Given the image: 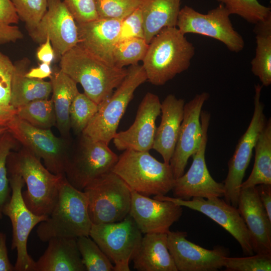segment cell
Returning a JSON list of instances; mask_svg holds the SVG:
<instances>
[{"label":"cell","instance_id":"3957f363","mask_svg":"<svg viewBox=\"0 0 271 271\" xmlns=\"http://www.w3.org/2000/svg\"><path fill=\"white\" fill-rule=\"evenodd\" d=\"M92 225L85 194L71 185L63 175L57 202L47 219L37 227L38 237L48 242L53 238L88 236Z\"/></svg>","mask_w":271,"mask_h":271},{"label":"cell","instance_id":"484cf974","mask_svg":"<svg viewBox=\"0 0 271 271\" xmlns=\"http://www.w3.org/2000/svg\"><path fill=\"white\" fill-rule=\"evenodd\" d=\"M182 0H143L144 39L149 44L163 29L176 27Z\"/></svg>","mask_w":271,"mask_h":271},{"label":"cell","instance_id":"6da1fadb","mask_svg":"<svg viewBox=\"0 0 271 271\" xmlns=\"http://www.w3.org/2000/svg\"><path fill=\"white\" fill-rule=\"evenodd\" d=\"M60 70L83 88L98 104L107 99L121 83L127 69L109 64L76 45L61 57Z\"/></svg>","mask_w":271,"mask_h":271},{"label":"cell","instance_id":"cb8c5ba5","mask_svg":"<svg viewBox=\"0 0 271 271\" xmlns=\"http://www.w3.org/2000/svg\"><path fill=\"white\" fill-rule=\"evenodd\" d=\"M132 260L138 271H177L167 245V233L144 234Z\"/></svg>","mask_w":271,"mask_h":271},{"label":"cell","instance_id":"7dc6e473","mask_svg":"<svg viewBox=\"0 0 271 271\" xmlns=\"http://www.w3.org/2000/svg\"><path fill=\"white\" fill-rule=\"evenodd\" d=\"M52 74V70L50 64L42 63L38 67L31 69L27 72L25 76L30 78H34L43 79L47 77H50Z\"/></svg>","mask_w":271,"mask_h":271},{"label":"cell","instance_id":"7c38bea8","mask_svg":"<svg viewBox=\"0 0 271 271\" xmlns=\"http://www.w3.org/2000/svg\"><path fill=\"white\" fill-rule=\"evenodd\" d=\"M230 15L221 4L206 14L185 6L180 11L176 27L184 35L193 33L209 37L223 43L230 51L238 53L243 49L245 43L233 27Z\"/></svg>","mask_w":271,"mask_h":271},{"label":"cell","instance_id":"d6986e66","mask_svg":"<svg viewBox=\"0 0 271 271\" xmlns=\"http://www.w3.org/2000/svg\"><path fill=\"white\" fill-rule=\"evenodd\" d=\"M158 95L147 92L141 101L134 122L126 130L116 132L112 139L120 151H148L152 149L156 130V121L161 113Z\"/></svg>","mask_w":271,"mask_h":271},{"label":"cell","instance_id":"8fae6325","mask_svg":"<svg viewBox=\"0 0 271 271\" xmlns=\"http://www.w3.org/2000/svg\"><path fill=\"white\" fill-rule=\"evenodd\" d=\"M262 86L259 84L255 85L252 117L228 161V173L223 183L224 200L235 207H237L241 185L250 163L253 149L267 121L263 113L264 106L260 100Z\"/></svg>","mask_w":271,"mask_h":271},{"label":"cell","instance_id":"d4e9b609","mask_svg":"<svg viewBox=\"0 0 271 271\" xmlns=\"http://www.w3.org/2000/svg\"><path fill=\"white\" fill-rule=\"evenodd\" d=\"M77 238H53L35 261V271H86L78 247Z\"/></svg>","mask_w":271,"mask_h":271},{"label":"cell","instance_id":"e0dca14e","mask_svg":"<svg viewBox=\"0 0 271 271\" xmlns=\"http://www.w3.org/2000/svg\"><path fill=\"white\" fill-rule=\"evenodd\" d=\"M184 231L167 233V245L177 271H216L224 267L228 250L222 246L203 248L188 240Z\"/></svg>","mask_w":271,"mask_h":271},{"label":"cell","instance_id":"f35d334b","mask_svg":"<svg viewBox=\"0 0 271 271\" xmlns=\"http://www.w3.org/2000/svg\"><path fill=\"white\" fill-rule=\"evenodd\" d=\"M224 267L228 271H270L271 254H256L243 257L225 258Z\"/></svg>","mask_w":271,"mask_h":271},{"label":"cell","instance_id":"7402d4cb","mask_svg":"<svg viewBox=\"0 0 271 271\" xmlns=\"http://www.w3.org/2000/svg\"><path fill=\"white\" fill-rule=\"evenodd\" d=\"M121 22L118 20L98 18L76 23L79 39L77 44L96 57L114 65L112 53L118 41Z\"/></svg>","mask_w":271,"mask_h":271},{"label":"cell","instance_id":"ffe728a7","mask_svg":"<svg viewBox=\"0 0 271 271\" xmlns=\"http://www.w3.org/2000/svg\"><path fill=\"white\" fill-rule=\"evenodd\" d=\"M182 212V206L171 201L151 198L131 190L129 214L142 233H167Z\"/></svg>","mask_w":271,"mask_h":271},{"label":"cell","instance_id":"d590c367","mask_svg":"<svg viewBox=\"0 0 271 271\" xmlns=\"http://www.w3.org/2000/svg\"><path fill=\"white\" fill-rule=\"evenodd\" d=\"M18 143L8 129L0 134V219L3 215V208L11 197L7 159L11 151L17 147Z\"/></svg>","mask_w":271,"mask_h":271},{"label":"cell","instance_id":"44dd1931","mask_svg":"<svg viewBox=\"0 0 271 271\" xmlns=\"http://www.w3.org/2000/svg\"><path fill=\"white\" fill-rule=\"evenodd\" d=\"M237 208L247 228L254 252L271 254V220L256 186L240 189Z\"/></svg>","mask_w":271,"mask_h":271},{"label":"cell","instance_id":"bcb514c9","mask_svg":"<svg viewBox=\"0 0 271 271\" xmlns=\"http://www.w3.org/2000/svg\"><path fill=\"white\" fill-rule=\"evenodd\" d=\"M259 199L271 220V185L260 184L256 186Z\"/></svg>","mask_w":271,"mask_h":271},{"label":"cell","instance_id":"ab89813d","mask_svg":"<svg viewBox=\"0 0 271 271\" xmlns=\"http://www.w3.org/2000/svg\"><path fill=\"white\" fill-rule=\"evenodd\" d=\"M63 3L76 23H83L98 19L96 0H64Z\"/></svg>","mask_w":271,"mask_h":271},{"label":"cell","instance_id":"83f0119b","mask_svg":"<svg viewBox=\"0 0 271 271\" xmlns=\"http://www.w3.org/2000/svg\"><path fill=\"white\" fill-rule=\"evenodd\" d=\"M14 65L10 105L17 109L35 100L48 99L52 91L51 81L26 77V62Z\"/></svg>","mask_w":271,"mask_h":271},{"label":"cell","instance_id":"b9f144b4","mask_svg":"<svg viewBox=\"0 0 271 271\" xmlns=\"http://www.w3.org/2000/svg\"><path fill=\"white\" fill-rule=\"evenodd\" d=\"M15 65L10 59L0 52V104H10L12 82Z\"/></svg>","mask_w":271,"mask_h":271},{"label":"cell","instance_id":"ee69618b","mask_svg":"<svg viewBox=\"0 0 271 271\" xmlns=\"http://www.w3.org/2000/svg\"><path fill=\"white\" fill-rule=\"evenodd\" d=\"M6 239V234L0 232V271H13L14 266L9 259Z\"/></svg>","mask_w":271,"mask_h":271},{"label":"cell","instance_id":"f546056e","mask_svg":"<svg viewBox=\"0 0 271 271\" xmlns=\"http://www.w3.org/2000/svg\"><path fill=\"white\" fill-rule=\"evenodd\" d=\"M253 31L256 45L251 70L267 87L271 84V16L255 24Z\"/></svg>","mask_w":271,"mask_h":271},{"label":"cell","instance_id":"4fadbf2b","mask_svg":"<svg viewBox=\"0 0 271 271\" xmlns=\"http://www.w3.org/2000/svg\"><path fill=\"white\" fill-rule=\"evenodd\" d=\"M89 236L114 264V271L130 270L143 236L129 214L119 222L92 224Z\"/></svg>","mask_w":271,"mask_h":271},{"label":"cell","instance_id":"836d02e7","mask_svg":"<svg viewBox=\"0 0 271 271\" xmlns=\"http://www.w3.org/2000/svg\"><path fill=\"white\" fill-rule=\"evenodd\" d=\"M222 4L230 15H236L248 23L256 24L271 16L270 7L258 0H216Z\"/></svg>","mask_w":271,"mask_h":271},{"label":"cell","instance_id":"9c48e42d","mask_svg":"<svg viewBox=\"0 0 271 271\" xmlns=\"http://www.w3.org/2000/svg\"><path fill=\"white\" fill-rule=\"evenodd\" d=\"M8 174L11 195L2 212L12 223L11 249H16L17 253L14 270L35 271V261L27 250L28 239L34 227L46 220L48 216L34 214L26 205L22 195V189L25 183L21 175L12 170H8Z\"/></svg>","mask_w":271,"mask_h":271},{"label":"cell","instance_id":"681fc988","mask_svg":"<svg viewBox=\"0 0 271 271\" xmlns=\"http://www.w3.org/2000/svg\"><path fill=\"white\" fill-rule=\"evenodd\" d=\"M8 129L7 127H0V134Z\"/></svg>","mask_w":271,"mask_h":271},{"label":"cell","instance_id":"f1b7e54d","mask_svg":"<svg viewBox=\"0 0 271 271\" xmlns=\"http://www.w3.org/2000/svg\"><path fill=\"white\" fill-rule=\"evenodd\" d=\"M254 149V163L248 178L241 189L260 184L271 185V119H268L260 133Z\"/></svg>","mask_w":271,"mask_h":271},{"label":"cell","instance_id":"ba28073f","mask_svg":"<svg viewBox=\"0 0 271 271\" xmlns=\"http://www.w3.org/2000/svg\"><path fill=\"white\" fill-rule=\"evenodd\" d=\"M71 149L65 168V176L75 188L83 191L93 181L112 171L118 156L108 145L82 133Z\"/></svg>","mask_w":271,"mask_h":271},{"label":"cell","instance_id":"e575fe53","mask_svg":"<svg viewBox=\"0 0 271 271\" xmlns=\"http://www.w3.org/2000/svg\"><path fill=\"white\" fill-rule=\"evenodd\" d=\"M99 104L89 98L84 93L79 92L73 99L70 108L71 129L80 134L97 112Z\"/></svg>","mask_w":271,"mask_h":271},{"label":"cell","instance_id":"4dcf8cb0","mask_svg":"<svg viewBox=\"0 0 271 271\" xmlns=\"http://www.w3.org/2000/svg\"><path fill=\"white\" fill-rule=\"evenodd\" d=\"M16 115L31 125L50 129L56 125V116L52 99L35 100L16 109Z\"/></svg>","mask_w":271,"mask_h":271},{"label":"cell","instance_id":"7bdbcfd3","mask_svg":"<svg viewBox=\"0 0 271 271\" xmlns=\"http://www.w3.org/2000/svg\"><path fill=\"white\" fill-rule=\"evenodd\" d=\"M19 19L11 0H0V29L17 24Z\"/></svg>","mask_w":271,"mask_h":271},{"label":"cell","instance_id":"5b68a950","mask_svg":"<svg viewBox=\"0 0 271 271\" xmlns=\"http://www.w3.org/2000/svg\"><path fill=\"white\" fill-rule=\"evenodd\" d=\"M112 172L131 190L149 197L166 195L175 181L170 164L159 161L148 151H123Z\"/></svg>","mask_w":271,"mask_h":271},{"label":"cell","instance_id":"c3c4849f","mask_svg":"<svg viewBox=\"0 0 271 271\" xmlns=\"http://www.w3.org/2000/svg\"><path fill=\"white\" fill-rule=\"evenodd\" d=\"M16 109L11 106L0 104V127H7L8 124L16 114Z\"/></svg>","mask_w":271,"mask_h":271},{"label":"cell","instance_id":"2e32d148","mask_svg":"<svg viewBox=\"0 0 271 271\" xmlns=\"http://www.w3.org/2000/svg\"><path fill=\"white\" fill-rule=\"evenodd\" d=\"M29 33L40 44L44 43L48 37L55 55L59 57L79 43L76 21L61 0H48L46 12Z\"/></svg>","mask_w":271,"mask_h":271},{"label":"cell","instance_id":"f6af8a7d","mask_svg":"<svg viewBox=\"0 0 271 271\" xmlns=\"http://www.w3.org/2000/svg\"><path fill=\"white\" fill-rule=\"evenodd\" d=\"M55 52L48 37L39 47L37 53L38 59L42 63L51 64L55 59Z\"/></svg>","mask_w":271,"mask_h":271},{"label":"cell","instance_id":"d6a6232c","mask_svg":"<svg viewBox=\"0 0 271 271\" xmlns=\"http://www.w3.org/2000/svg\"><path fill=\"white\" fill-rule=\"evenodd\" d=\"M82 261L86 271H114V265L89 236L77 238Z\"/></svg>","mask_w":271,"mask_h":271},{"label":"cell","instance_id":"277c9868","mask_svg":"<svg viewBox=\"0 0 271 271\" xmlns=\"http://www.w3.org/2000/svg\"><path fill=\"white\" fill-rule=\"evenodd\" d=\"M7 166L8 170L18 173L23 178L27 188L22 195L28 208L37 215L48 216L57 202L64 175L51 172L23 147L18 152L10 153Z\"/></svg>","mask_w":271,"mask_h":271},{"label":"cell","instance_id":"1f68e13d","mask_svg":"<svg viewBox=\"0 0 271 271\" xmlns=\"http://www.w3.org/2000/svg\"><path fill=\"white\" fill-rule=\"evenodd\" d=\"M149 47L144 39L133 38L118 42L113 49V65L119 68L138 64L144 59Z\"/></svg>","mask_w":271,"mask_h":271},{"label":"cell","instance_id":"8992f818","mask_svg":"<svg viewBox=\"0 0 271 271\" xmlns=\"http://www.w3.org/2000/svg\"><path fill=\"white\" fill-rule=\"evenodd\" d=\"M147 80L142 65L129 66L122 81L107 99L99 104L97 112L81 133L109 145L117 132L135 90Z\"/></svg>","mask_w":271,"mask_h":271},{"label":"cell","instance_id":"9a60e30c","mask_svg":"<svg viewBox=\"0 0 271 271\" xmlns=\"http://www.w3.org/2000/svg\"><path fill=\"white\" fill-rule=\"evenodd\" d=\"M153 198L169 201L204 214L231 234L238 241L245 255L254 254L247 228L237 208L220 197H193L191 200H184L163 195L154 196Z\"/></svg>","mask_w":271,"mask_h":271},{"label":"cell","instance_id":"8d00e7d4","mask_svg":"<svg viewBox=\"0 0 271 271\" xmlns=\"http://www.w3.org/2000/svg\"><path fill=\"white\" fill-rule=\"evenodd\" d=\"M143 0H96L98 18L122 21L139 8Z\"/></svg>","mask_w":271,"mask_h":271},{"label":"cell","instance_id":"30bf717a","mask_svg":"<svg viewBox=\"0 0 271 271\" xmlns=\"http://www.w3.org/2000/svg\"><path fill=\"white\" fill-rule=\"evenodd\" d=\"M8 130L23 147L55 174L65 175V168L71 151V141L56 137L50 129L34 126L16 114L8 124Z\"/></svg>","mask_w":271,"mask_h":271},{"label":"cell","instance_id":"4316f807","mask_svg":"<svg viewBox=\"0 0 271 271\" xmlns=\"http://www.w3.org/2000/svg\"><path fill=\"white\" fill-rule=\"evenodd\" d=\"M53 100L56 116V126L61 137L70 141L69 111L71 103L79 92L77 83L60 69L52 73Z\"/></svg>","mask_w":271,"mask_h":271},{"label":"cell","instance_id":"5bb4252c","mask_svg":"<svg viewBox=\"0 0 271 271\" xmlns=\"http://www.w3.org/2000/svg\"><path fill=\"white\" fill-rule=\"evenodd\" d=\"M210 114L201 111L200 120L202 134L200 146L192 156L193 161L186 173L175 179L171 191L174 197L189 200L193 197L209 199L224 196L223 183L216 182L211 176L205 161V151L208 141V130Z\"/></svg>","mask_w":271,"mask_h":271},{"label":"cell","instance_id":"603a6c76","mask_svg":"<svg viewBox=\"0 0 271 271\" xmlns=\"http://www.w3.org/2000/svg\"><path fill=\"white\" fill-rule=\"evenodd\" d=\"M185 101L174 94L168 95L161 102V121L156 128L152 149L170 164L183 120Z\"/></svg>","mask_w":271,"mask_h":271},{"label":"cell","instance_id":"ac0fdd59","mask_svg":"<svg viewBox=\"0 0 271 271\" xmlns=\"http://www.w3.org/2000/svg\"><path fill=\"white\" fill-rule=\"evenodd\" d=\"M206 92L196 94L184 107L183 120L173 156L170 161L175 179L185 173L189 159L198 149L202 138V108L208 99Z\"/></svg>","mask_w":271,"mask_h":271},{"label":"cell","instance_id":"7a4b0ae2","mask_svg":"<svg viewBox=\"0 0 271 271\" xmlns=\"http://www.w3.org/2000/svg\"><path fill=\"white\" fill-rule=\"evenodd\" d=\"M195 47L176 27H166L149 44L142 65L151 84L161 86L187 70Z\"/></svg>","mask_w":271,"mask_h":271},{"label":"cell","instance_id":"60d3db41","mask_svg":"<svg viewBox=\"0 0 271 271\" xmlns=\"http://www.w3.org/2000/svg\"><path fill=\"white\" fill-rule=\"evenodd\" d=\"M133 38L144 39L143 20L140 7L121 21L117 42Z\"/></svg>","mask_w":271,"mask_h":271},{"label":"cell","instance_id":"74e56055","mask_svg":"<svg viewBox=\"0 0 271 271\" xmlns=\"http://www.w3.org/2000/svg\"><path fill=\"white\" fill-rule=\"evenodd\" d=\"M28 31L35 29L47 10L48 0H11Z\"/></svg>","mask_w":271,"mask_h":271},{"label":"cell","instance_id":"52a82bcc","mask_svg":"<svg viewBox=\"0 0 271 271\" xmlns=\"http://www.w3.org/2000/svg\"><path fill=\"white\" fill-rule=\"evenodd\" d=\"M83 191L87 197L88 213L92 224L119 222L129 214L131 189L113 172L96 179Z\"/></svg>","mask_w":271,"mask_h":271}]
</instances>
